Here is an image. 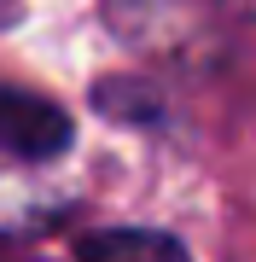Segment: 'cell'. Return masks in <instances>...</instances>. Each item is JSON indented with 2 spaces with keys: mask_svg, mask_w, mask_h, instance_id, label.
<instances>
[{
  "mask_svg": "<svg viewBox=\"0 0 256 262\" xmlns=\"http://www.w3.org/2000/svg\"><path fill=\"white\" fill-rule=\"evenodd\" d=\"M70 140H76V128L53 99L24 94V88H0V151H12L24 163H53L70 151Z\"/></svg>",
  "mask_w": 256,
  "mask_h": 262,
  "instance_id": "obj_1",
  "label": "cell"
},
{
  "mask_svg": "<svg viewBox=\"0 0 256 262\" xmlns=\"http://www.w3.org/2000/svg\"><path fill=\"white\" fill-rule=\"evenodd\" d=\"M82 262H192L180 251L175 233H157V227H99L76 245Z\"/></svg>",
  "mask_w": 256,
  "mask_h": 262,
  "instance_id": "obj_2",
  "label": "cell"
},
{
  "mask_svg": "<svg viewBox=\"0 0 256 262\" xmlns=\"http://www.w3.org/2000/svg\"><path fill=\"white\" fill-rule=\"evenodd\" d=\"M29 169H41V163H24L12 151H0V227H41V222H53L64 210L58 192L29 187Z\"/></svg>",
  "mask_w": 256,
  "mask_h": 262,
  "instance_id": "obj_3",
  "label": "cell"
},
{
  "mask_svg": "<svg viewBox=\"0 0 256 262\" xmlns=\"http://www.w3.org/2000/svg\"><path fill=\"white\" fill-rule=\"evenodd\" d=\"M94 105L111 122H163V94H152V88H140V82H99L94 88Z\"/></svg>",
  "mask_w": 256,
  "mask_h": 262,
  "instance_id": "obj_4",
  "label": "cell"
},
{
  "mask_svg": "<svg viewBox=\"0 0 256 262\" xmlns=\"http://www.w3.org/2000/svg\"><path fill=\"white\" fill-rule=\"evenodd\" d=\"M18 24V0H0V29H12Z\"/></svg>",
  "mask_w": 256,
  "mask_h": 262,
  "instance_id": "obj_5",
  "label": "cell"
}]
</instances>
